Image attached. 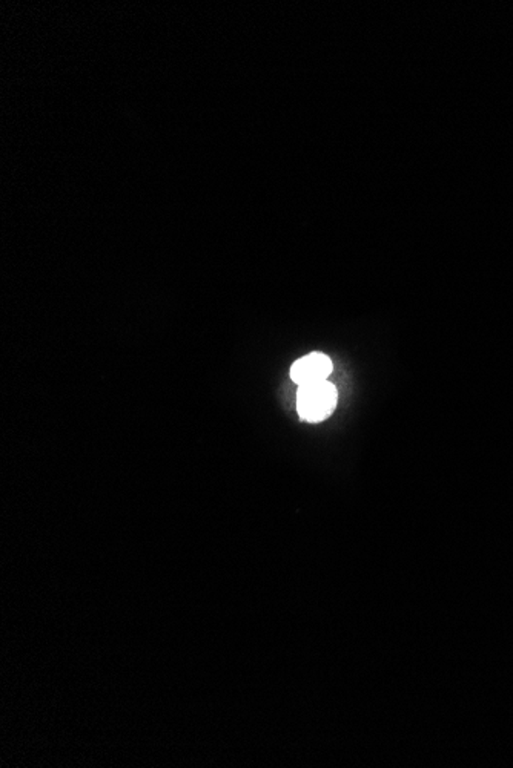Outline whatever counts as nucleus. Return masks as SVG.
<instances>
[{
    "instance_id": "f257e3e1",
    "label": "nucleus",
    "mask_w": 513,
    "mask_h": 768,
    "mask_svg": "<svg viewBox=\"0 0 513 768\" xmlns=\"http://www.w3.org/2000/svg\"><path fill=\"white\" fill-rule=\"evenodd\" d=\"M336 388L329 380L300 385L296 393V410L303 420L317 424L329 418L336 405Z\"/></svg>"
},
{
    "instance_id": "f03ea898",
    "label": "nucleus",
    "mask_w": 513,
    "mask_h": 768,
    "mask_svg": "<svg viewBox=\"0 0 513 768\" xmlns=\"http://www.w3.org/2000/svg\"><path fill=\"white\" fill-rule=\"evenodd\" d=\"M332 373V362L323 353H311L292 365L291 378L296 384L308 385L323 382Z\"/></svg>"
}]
</instances>
